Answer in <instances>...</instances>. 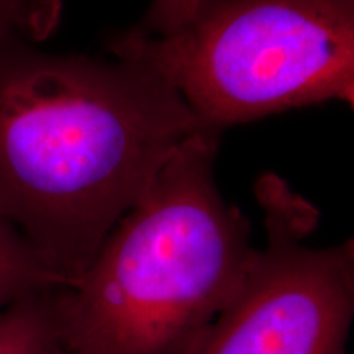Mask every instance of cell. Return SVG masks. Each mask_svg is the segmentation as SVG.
<instances>
[{
  "mask_svg": "<svg viewBox=\"0 0 354 354\" xmlns=\"http://www.w3.org/2000/svg\"><path fill=\"white\" fill-rule=\"evenodd\" d=\"M207 128L138 64L0 38V218L71 286L167 159Z\"/></svg>",
  "mask_w": 354,
  "mask_h": 354,
  "instance_id": "obj_1",
  "label": "cell"
},
{
  "mask_svg": "<svg viewBox=\"0 0 354 354\" xmlns=\"http://www.w3.org/2000/svg\"><path fill=\"white\" fill-rule=\"evenodd\" d=\"M218 138L185 141L61 289L66 354H194L238 294L256 248L216 185Z\"/></svg>",
  "mask_w": 354,
  "mask_h": 354,
  "instance_id": "obj_2",
  "label": "cell"
},
{
  "mask_svg": "<svg viewBox=\"0 0 354 354\" xmlns=\"http://www.w3.org/2000/svg\"><path fill=\"white\" fill-rule=\"evenodd\" d=\"M110 53L156 74L203 125L354 100V0H198L167 35L133 28Z\"/></svg>",
  "mask_w": 354,
  "mask_h": 354,
  "instance_id": "obj_3",
  "label": "cell"
},
{
  "mask_svg": "<svg viewBox=\"0 0 354 354\" xmlns=\"http://www.w3.org/2000/svg\"><path fill=\"white\" fill-rule=\"evenodd\" d=\"M266 245L194 354H348L354 318V245L304 243L320 214L284 180L256 185Z\"/></svg>",
  "mask_w": 354,
  "mask_h": 354,
  "instance_id": "obj_4",
  "label": "cell"
},
{
  "mask_svg": "<svg viewBox=\"0 0 354 354\" xmlns=\"http://www.w3.org/2000/svg\"><path fill=\"white\" fill-rule=\"evenodd\" d=\"M38 292L0 312V354H66L59 328V292Z\"/></svg>",
  "mask_w": 354,
  "mask_h": 354,
  "instance_id": "obj_5",
  "label": "cell"
},
{
  "mask_svg": "<svg viewBox=\"0 0 354 354\" xmlns=\"http://www.w3.org/2000/svg\"><path fill=\"white\" fill-rule=\"evenodd\" d=\"M68 287L21 234L0 218V312L38 292Z\"/></svg>",
  "mask_w": 354,
  "mask_h": 354,
  "instance_id": "obj_6",
  "label": "cell"
},
{
  "mask_svg": "<svg viewBox=\"0 0 354 354\" xmlns=\"http://www.w3.org/2000/svg\"><path fill=\"white\" fill-rule=\"evenodd\" d=\"M197 2L198 0H153L143 25L136 28L149 35H167L174 32L192 17Z\"/></svg>",
  "mask_w": 354,
  "mask_h": 354,
  "instance_id": "obj_7",
  "label": "cell"
},
{
  "mask_svg": "<svg viewBox=\"0 0 354 354\" xmlns=\"http://www.w3.org/2000/svg\"><path fill=\"white\" fill-rule=\"evenodd\" d=\"M6 2H7V0H0V8L3 7V3H6Z\"/></svg>",
  "mask_w": 354,
  "mask_h": 354,
  "instance_id": "obj_8",
  "label": "cell"
}]
</instances>
